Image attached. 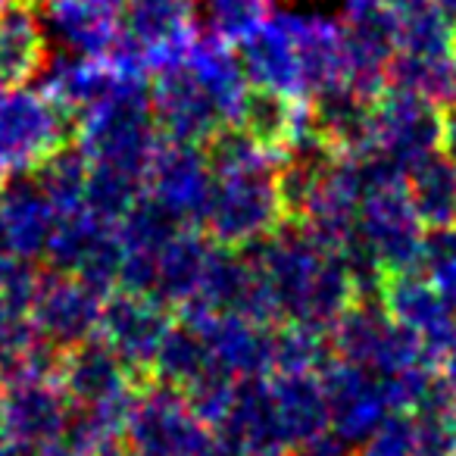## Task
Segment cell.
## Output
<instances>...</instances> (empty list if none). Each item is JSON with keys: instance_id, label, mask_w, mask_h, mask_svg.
Here are the masks:
<instances>
[{"instance_id": "6da1fadb", "label": "cell", "mask_w": 456, "mask_h": 456, "mask_svg": "<svg viewBox=\"0 0 456 456\" xmlns=\"http://www.w3.org/2000/svg\"><path fill=\"white\" fill-rule=\"evenodd\" d=\"M275 172V159L232 172H213L197 228L213 244L232 250H248L275 235L288 222Z\"/></svg>"}, {"instance_id": "7a4b0ae2", "label": "cell", "mask_w": 456, "mask_h": 456, "mask_svg": "<svg viewBox=\"0 0 456 456\" xmlns=\"http://www.w3.org/2000/svg\"><path fill=\"white\" fill-rule=\"evenodd\" d=\"M76 126L45 91H0V182L35 175L57 151L76 141Z\"/></svg>"}, {"instance_id": "3957f363", "label": "cell", "mask_w": 456, "mask_h": 456, "mask_svg": "<svg viewBox=\"0 0 456 456\" xmlns=\"http://www.w3.org/2000/svg\"><path fill=\"white\" fill-rule=\"evenodd\" d=\"M194 0H122L119 45L147 72L182 66L197 41Z\"/></svg>"}, {"instance_id": "277c9868", "label": "cell", "mask_w": 456, "mask_h": 456, "mask_svg": "<svg viewBox=\"0 0 456 456\" xmlns=\"http://www.w3.org/2000/svg\"><path fill=\"white\" fill-rule=\"evenodd\" d=\"M126 444L147 456H194L213 444V431L197 419L178 387L151 379L128 419Z\"/></svg>"}, {"instance_id": "5b68a950", "label": "cell", "mask_w": 456, "mask_h": 456, "mask_svg": "<svg viewBox=\"0 0 456 456\" xmlns=\"http://www.w3.org/2000/svg\"><path fill=\"white\" fill-rule=\"evenodd\" d=\"M319 381H322L325 400H329L331 431L350 447L366 444L372 431L394 412L391 375L372 366L331 354V360L319 369Z\"/></svg>"}, {"instance_id": "8992f818", "label": "cell", "mask_w": 456, "mask_h": 456, "mask_svg": "<svg viewBox=\"0 0 456 456\" xmlns=\"http://www.w3.org/2000/svg\"><path fill=\"white\" fill-rule=\"evenodd\" d=\"M122 241L116 225L94 219L88 209L57 216L45 250V269L82 279L94 291L110 294L119 285Z\"/></svg>"}, {"instance_id": "52a82bcc", "label": "cell", "mask_w": 456, "mask_h": 456, "mask_svg": "<svg viewBox=\"0 0 456 456\" xmlns=\"http://www.w3.org/2000/svg\"><path fill=\"white\" fill-rule=\"evenodd\" d=\"M72 403L57 379L0 375V435L38 456L66 431Z\"/></svg>"}, {"instance_id": "ba28073f", "label": "cell", "mask_w": 456, "mask_h": 456, "mask_svg": "<svg viewBox=\"0 0 456 456\" xmlns=\"http://www.w3.org/2000/svg\"><path fill=\"white\" fill-rule=\"evenodd\" d=\"M338 22L347 45V88L375 101L387 88V66L397 53V13L387 0H344Z\"/></svg>"}, {"instance_id": "9c48e42d", "label": "cell", "mask_w": 456, "mask_h": 456, "mask_svg": "<svg viewBox=\"0 0 456 456\" xmlns=\"http://www.w3.org/2000/svg\"><path fill=\"white\" fill-rule=\"evenodd\" d=\"M151 110L163 138L175 141L207 144L213 134H219L225 126H232L225 110L216 103V97L209 94V88L200 82V76L188 66V60L182 66L153 72Z\"/></svg>"}, {"instance_id": "30bf717a", "label": "cell", "mask_w": 456, "mask_h": 456, "mask_svg": "<svg viewBox=\"0 0 456 456\" xmlns=\"http://www.w3.org/2000/svg\"><path fill=\"white\" fill-rule=\"evenodd\" d=\"M379 300L400 329L422 341L435 362H441V356L456 344V304L437 291L419 269L387 273Z\"/></svg>"}, {"instance_id": "8fae6325", "label": "cell", "mask_w": 456, "mask_h": 456, "mask_svg": "<svg viewBox=\"0 0 456 456\" xmlns=\"http://www.w3.org/2000/svg\"><path fill=\"white\" fill-rule=\"evenodd\" d=\"M172 322H175V310L166 306L159 297L113 288L103 297L97 338L110 344L132 369L151 372V362Z\"/></svg>"}, {"instance_id": "7c38bea8", "label": "cell", "mask_w": 456, "mask_h": 456, "mask_svg": "<svg viewBox=\"0 0 456 456\" xmlns=\"http://www.w3.org/2000/svg\"><path fill=\"white\" fill-rule=\"evenodd\" d=\"M360 232L372 244L385 275L400 273V269H416L425 225L419 222L416 209L406 197L403 178L375 184L362 194Z\"/></svg>"}, {"instance_id": "4fadbf2b", "label": "cell", "mask_w": 456, "mask_h": 456, "mask_svg": "<svg viewBox=\"0 0 456 456\" xmlns=\"http://www.w3.org/2000/svg\"><path fill=\"white\" fill-rule=\"evenodd\" d=\"M103 297L107 294L94 291L76 275L45 269L28 304V322L53 347H76L97 335Z\"/></svg>"}, {"instance_id": "5bb4252c", "label": "cell", "mask_w": 456, "mask_h": 456, "mask_svg": "<svg viewBox=\"0 0 456 456\" xmlns=\"http://www.w3.org/2000/svg\"><path fill=\"white\" fill-rule=\"evenodd\" d=\"M444 107L416 91L387 85L375 97V151L406 169L425 153L441 151Z\"/></svg>"}, {"instance_id": "9a60e30c", "label": "cell", "mask_w": 456, "mask_h": 456, "mask_svg": "<svg viewBox=\"0 0 456 456\" xmlns=\"http://www.w3.org/2000/svg\"><path fill=\"white\" fill-rule=\"evenodd\" d=\"M209 182H213V172H209L203 144L163 138L147 163L144 194L163 203L182 222L197 225L209 194Z\"/></svg>"}, {"instance_id": "2e32d148", "label": "cell", "mask_w": 456, "mask_h": 456, "mask_svg": "<svg viewBox=\"0 0 456 456\" xmlns=\"http://www.w3.org/2000/svg\"><path fill=\"white\" fill-rule=\"evenodd\" d=\"M57 381L69 397L72 410H88V406H97L119 394L141 391L151 381V372L132 369L110 344H103L94 335L63 350Z\"/></svg>"}, {"instance_id": "e0dca14e", "label": "cell", "mask_w": 456, "mask_h": 456, "mask_svg": "<svg viewBox=\"0 0 456 456\" xmlns=\"http://www.w3.org/2000/svg\"><path fill=\"white\" fill-rule=\"evenodd\" d=\"M306 113H310V101L306 97H291L281 94V91L250 85L244 91L241 103H238L232 126L241 128L260 151H266L275 163H281L291 153L297 132L306 122Z\"/></svg>"}, {"instance_id": "ac0fdd59", "label": "cell", "mask_w": 456, "mask_h": 456, "mask_svg": "<svg viewBox=\"0 0 456 456\" xmlns=\"http://www.w3.org/2000/svg\"><path fill=\"white\" fill-rule=\"evenodd\" d=\"M0 222H4L7 241L20 260L45 263V250L53 235L57 213L41 191L38 178L20 175L0 182Z\"/></svg>"}, {"instance_id": "d6986e66", "label": "cell", "mask_w": 456, "mask_h": 456, "mask_svg": "<svg viewBox=\"0 0 456 456\" xmlns=\"http://www.w3.org/2000/svg\"><path fill=\"white\" fill-rule=\"evenodd\" d=\"M238 60H241L250 85L304 97L297 35H294L291 16H273L260 32L250 35L244 45H238Z\"/></svg>"}, {"instance_id": "ffe728a7", "label": "cell", "mask_w": 456, "mask_h": 456, "mask_svg": "<svg viewBox=\"0 0 456 456\" xmlns=\"http://www.w3.org/2000/svg\"><path fill=\"white\" fill-rule=\"evenodd\" d=\"M310 122L338 157L375 151V101L347 85L310 97Z\"/></svg>"}, {"instance_id": "44dd1931", "label": "cell", "mask_w": 456, "mask_h": 456, "mask_svg": "<svg viewBox=\"0 0 456 456\" xmlns=\"http://www.w3.org/2000/svg\"><path fill=\"white\" fill-rule=\"evenodd\" d=\"M291 26L297 35L300 76H304V97H319L347 85V45H344L341 22L325 16L291 13Z\"/></svg>"}, {"instance_id": "7402d4cb", "label": "cell", "mask_w": 456, "mask_h": 456, "mask_svg": "<svg viewBox=\"0 0 456 456\" xmlns=\"http://www.w3.org/2000/svg\"><path fill=\"white\" fill-rule=\"evenodd\" d=\"M269 385H273L275 412H279L288 447H306L329 435L331 416L319 372H275L269 375Z\"/></svg>"}, {"instance_id": "603a6c76", "label": "cell", "mask_w": 456, "mask_h": 456, "mask_svg": "<svg viewBox=\"0 0 456 456\" xmlns=\"http://www.w3.org/2000/svg\"><path fill=\"white\" fill-rule=\"evenodd\" d=\"M47 69V32L28 0L0 10V85L26 88Z\"/></svg>"}, {"instance_id": "cb8c5ba5", "label": "cell", "mask_w": 456, "mask_h": 456, "mask_svg": "<svg viewBox=\"0 0 456 456\" xmlns=\"http://www.w3.org/2000/svg\"><path fill=\"white\" fill-rule=\"evenodd\" d=\"M47 28L69 53L110 57L119 45V10L82 0H45Z\"/></svg>"}, {"instance_id": "d4e9b609", "label": "cell", "mask_w": 456, "mask_h": 456, "mask_svg": "<svg viewBox=\"0 0 456 456\" xmlns=\"http://www.w3.org/2000/svg\"><path fill=\"white\" fill-rule=\"evenodd\" d=\"M406 197L419 222L428 228L456 225V163L444 151H431L406 166Z\"/></svg>"}, {"instance_id": "484cf974", "label": "cell", "mask_w": 456, "mask_h": 456, "mask_svg": "<svg viewBox=\"0 0 456 456\" xmlns=\"http://www.w3.org/2000/svg\"><path fill=\"white\" fill-rule=\"evenodd\" d=\"M209 250L213 241L203 235L197 225H184L175 238L163 248L157 260V285H153V297H159L166 306L178 310L197 294L207 269Z\"/></svg>"}, {"instance_id": "4316f807", "label": "cell", "mask_w": 456, "mask_h": 456, "mask_svg": "<svg viewBox=\"0 0 456 456\" xmlns=\"http://www.w3.org/2000/svg\"><path fill=\"white\" fill-rule=\"evenodd\" d=\"M406 416L412 428V456H456V397L441 372Z\"/></svg>"}, {"instance_id": "83f0119b", "label": "cell", "mask_w": 456, "mask_h": 456, "mask_svg": "<svg viewBox=\"0 0 456 456\" xmlns=\"http://www.w3.org/2000/svg\"><path fill=\"white\" fill-rule=\"evenodd\" d=\"M209 362H213V354H209V344L203 341L200 331L175 319L151 362V379L184 391Z\"/></svg>"}, {"instance_id": "f1b7e54d", "label": "cell", "mask_w": 456, "mask_h": 456, "mask_svg": "<svg viewBox=\"0 0 456 456\" xmlns=\"http://www.w3.org/2000/svg\"><path fill=\"white\" fill-rule=\"evenodd\" d=\"M273 20V0H203L197 32L219 45L238 47Z\"/></svg>"}, {"instance_id": "f546056e", "label": "cell", "mask_w": 456, "mask_h": 456, "mask_svg": "<svg viewBox=\"0 0 456 456\" xmlns=\"http://www.w3.org/2000/svg\"><path fill=\"white\" fill-rule=\"evenodd\" d=\"M144 197V175L119 166L91 163L85 178V209L107 225H119L126 213Z\"/></svg>"}, {"instance_id": "4dcf8cb0", "label": "cell", "mask_w": 456, "mask_h": 456, "mask_svg": "<svg viewBox=\"0 0 456 456\" xmlns=\"http://www.w3.org/2000/svg\"><path fill=\"white\" fill-rule=\"evenodd\" d=\"M88 169H91V159L85 157L76 144H69L53 153V157L35 172L41 191L47 194V200H51L57 216L85 209V178H88Z\"/></svg>"}, {"instance_id": "1f68e13d", "label": "cell", "mask_w": 456, "mask_h": 456, "mask_svg": "<svg viewBox=\"0 0 456 456\" xmlns=\"http://www.w3.org/2000/svg\"><path fill=\"white\" fill-rule=\"evenodd\" d=\"M331 360L329 331H319L304 322L275 325L273 375L275 372H319Z\"/></svg>"}, {"instance_id": "d6a6232c", "label": "cell", "mask_w": 456, "mask_h": 456, "mask_svg": "<svg viewBox=\"0 0 456 456\" xmlns=\"http://www.w3.org/2000/svg\"><path fill=\"white\" fill-rule=\"evenodd\" d=\"M416 269L456 304V225L425 232Z\"/></svg>"}, {"instance_id": "836d02e7", "label": "cell", "mask_w": 456, "mask_h": 456, "mask_svg": "<svg viewBox=\"0 0 456 456\" xmlns=\"http://www.w3.org/2000/svg\"><path fill=\"white\" fill-rule=\"evenodd\" d=\"M285 456H356V447H350V444L341 441L335 431H329V435H322L319 441L306 444V447L288 450Z\"/></svg>"}, {"instance_id": "e575fe53", "label": "cell", "mask_w": 456, "mask_h": 456, "mask_svg": "<svg viewBox=\"0 0 456 456\" xmlns=\"http://www.w3.org/2000/svg\"><path fill=\"white\" fill-rule=\"evenodd\" d=\"M441 151L456 163V103H444V134Z\"/></svg>"}, {"instance_id": "d590c367", "label": "cell", "mask_w": 456, "mask_h": 456, "mask_svg": "<svg viewBox=\"0 0 456 456\" xmlns=\"http://www.w3.org/2000/svg\"><path fill=\"white\" fill-rule=\"evenodd\" d=\"M194 456H225V453H222V450L216 447V441H213V444H209V447H203L200 453H194Z\"/></svg>"}, {"instance_id": "8d00e7d4", "label": "cell", "mask_w": 456, "mask_h": 456, "mask_svg": "<svg viewBox=\"0 0 456 456\" xmlns=\"http://www.w3.org/2000/svg\"><path fill=\"white\" fill-rule=\"evenodd\" d=\"M10 4H13V0H0V10H4V7H10Z\"/></svg>"}, {"instance_id": "74e56055", "label": "cell", "mask_w": 456, "mask_h": 456, "mask_svg": "<svg viewBox=\"0 0 456 456\" xmlns=\"http://www.w3.org/2000/svg\"><path fill=\"white\" fill-rule=\"evenodd\" d=\"M453 103H456V97H453Z\"/></svg>"}]
</instances>
